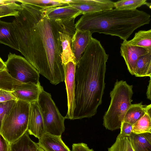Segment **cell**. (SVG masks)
<instances>
[{
  "label": "cell",
  "mask_w": 151,
  "mask_h": 151,
  "mask_svg": "<svg viewBox=\"0 0 151 151\" xmlns=\"http://www.w3.org/2000/svg\"><path fill=\"white\" fill-rule=\"evenodd\" d=\"M17 38L30 63L52 84L64 81L62 49L59 32L61 25L48 19L43 9L30 5L23 11Z\"/></svg>",
  "instance_id": "1"
},
{
  "label": "cell",
  "mask_w": 151,
  "mask_h": 151,
  "mask_svg": "<svg viewBox=\"0 0 151 151\" xmlns=\"http://www.w3.org/2000/svg\"><path fill=\"white\" fill-rule=\"evenodd\" d=\"M109 56L100 42L92 37L76 64L72 120L91 118L96 114L102 103Z\"/></svg>",
  "instance_id": "2"
},
{
  "label": "cell",
  "mask_w": 151,
  "mask_h": 151,
  "mask_svg": "<svg viewBox=\"0 0 151 151\" xmlns=\"http://www.w3.org/2000/svg\"><path fill=\"white\" fill-rule=\"evenodd\" d=\"M150 15L142 11L112 9L83 14L75 24L76 29L116 36L127 40L134 31L148 24Z\"/></svg>",
  "instance_id": "3"
},
{
  "label": "cell",
  "mask_w": 151,
  "mask_h": 151,
  "mask_svg": "<svg viewBox=\"0 0 151 151\" xmlns=\"http://www.w3.org/2000/svg\"><path fill=\"white\" fill-rule=\"evenodd\" d=\"M133 86L123 80L115 83L110 93L111 100L103 117V125L107 129L114 131L120 129L126 113L132 105Z\"/></svg>",
  "instance_id": "4"
},
{
  "label": "cell",
  "mask_w": 151,
  "mask_h": 151,
  "mask_svg": "<svg viewBox=\"0 0 151 151\" xmlns=\"http://www.w3.org/2000/svg\"><path fill=\"white\" fill-rule=\"evenodd\" d=\"M30 103L17 100L4 118L1 134L11 144L27 132Z\"/></svg>",
  "instance_id": "5"
},
{
  "label": "cell",
  "mask_w": 151,
  "mask_h": 151,
  "mask_svg": "<svg viewBox=\"0 0 151 151\" xmlns=\"http://www.w3.org/2000/svg\"><path fill=\"white\" fill-rule=\"evenodd\" d=\"M37 102L42 114L45 132L61 136L65 119L60 112L50 93L42 89Z\"/></svg>",
  "instance_id": "6"
},
{
  "label": "cell",
  "mask_w": 151,
  "mask_h": 151,
  "mask_svg": "<svg viewBox=\"0 0 151 151\" xmlns=\"http://www.w3.org/2000/svg\"><path fill=\"white\" fill-rule=\"evenodd\" d=\"M5 69L13 78L23 83L39 82L40 74L24 57L10 53Z\"/></svg>",
  "instance_id": "7"
},
{
  "label": "cell",
  "mask_w": 151,
  "mask_h": 151,
  "mask_svg": "<svg viewBox=\"0 0 151 151\" xmlns=\"http://www.w3.org/2000/svg\"><path fill=\"white\" fill-rule=\"evenodd\" d=\"M63 65L67 98L68 111L65 117V119L72 120L75 108V74L76 63L70 61Z\"/></svg>",
  "instance_id": "8"
},
{
  "label": "cell",
  "mask_w": 151,
  "mask_h": 151,
  "mask_svg": "<svg viewBox=\"0 0 151 151\" xmlns=\"http://www.w3.org/2000/svg\"><path fill=\"white\" fill-rule=\"evenodd\" d=\"M114 3L110 0H69L68 5L83 15L112 9L114 7Z\"/></svg>",
  "instance_id": "9"
},
{
  "label": "cell",
  "mask_w": 151,
  "mask_h": 151,
  "mask_svg": "<svg viewBox=\"0 0 151 151\" xmlns=\"http://www.w3.org/2000/svg\"><path fill=\"white\" fill-rule=\"evenodd\" d=\"M43 89L40 82L37 83H22L15 87L12 93L17 100L30 103L37 101Z\"/></svg>",
  "instance_id": "10"
},
{
  "label": "cell",
  "mask_w": 151,
  "mask_h": 151,
  "mask_svg": "<svg viewBox=\"0 0 151 151\" xmlns=\"http://www.w3.org/2000/svg\"><path fill=\"white\" fill-rule=\"evenodd\" d=\"M27 132L29 134L38 139L45 133L43 118L37 101L30 103Z\"/></svg>",
  "instance_id": "11"
},
{
  "label": "cell",
  "mask_w": 151,
  "mask_h": 151,
  "mask_svg": "<svg viewBox=\"0 0 151 151\" xmlns=\"http://www.w3.org/2000/svg\"><path fill=\"white\" fill-rule=\"evenodd\" d=\"M120 49L121 55L125 61L128 71L132 75H133V71L139 58L146 54L151 53V51L143 48L129 46L122 42Z\"/></svg>",
  "instance_id": "12"
},
{
  "label": "cell",
  "mask_w": 151,
  "mask_h": 151,
  "mask_svg": "<svg viewBox=\"0 0 151 151\" xmlns=\"http://www.w3.org/2000/svg\"><path fill=\"white\" fill-rule=\"evenodd\" d=\"M92 34L87 31L76 29L71 40V49L76 64L88 45Z\"/></svg>",
  "instance_id": "13"
},
{
  "label": "cell",
  "mask_w": 151,
  "mask_h": 151,
  "mask_svg": "<svg viewBox=\"0 0 151 151\" xmlns=\"http://www.w3.org/2000/svg\"><path fill=\"white\" fill-rule=\"evenodd\" d=\"M43 9L45 15L49 19L54 21L76 18L81 14L79 11L69 5Z\"/></svg>",
  "instance_id": "14"
},
{
  "label": "cell",
  "mask_w": 151,
  "mask_h": 151,
  "mask_svg": "<svg viewBox=\"0 0 151 151\" xmlns=\"http://www.w3.org/2000/svg\"><path fill=\"white\" fill-rule=\"evenodd\" d=\"M38 140V144L45 151H71L61 136L45 132Z\"/></svg>",
  "instance_id": "15"
},
{
  "label": "cell",
  "mask_w": 151,
  "mask_h": 151,
  "mask_svg": "<svg viewBox=\"0 0 151 151\" xmlns=\"http://www.w3.org/2000/svg\"><path fill=\"white\" fill-rule=\"evenodd\" d=\"M0 43L19 51L18 44L12 22H6L0 19Z\"/></svg>",
  "instance_id": "16"
},
{
  "label": "cell",
  "mask_w": 151,
  "mask_h": 151,
  "mask_svg": "<svg viewBox=\"0 0 151 151\" xmlns=\"http://www.w3.org/2000/svg\"><path fill=\"white\" fill-rule=\"evenodd\" d=\"M59 32L62 49L61 58L62 65L70 61L76 62L71 49V40L73 37L65 30H61Z\"/></svg>",
  "instance_id": "17"
},
{
  "label": "cell",
  "mask_w": 151,
  "mask_h": 151,
  "mask_svg": "<svg viewBox=\"0 0 151 151\" xmlns=\"http://www.w3.org/2000/svg\"><path fill=\"white\" fill-rule=\"evenodd\" d=\"M122 43L129 46L142 47L151 51V29L139 31L135 33L132 39L123 41Z\"/></svg>",
  "instance_id": "18"
},
{
  "label": "cell",
  "mask_w": 151,
  "mask_h": 151,
  "mask_svg": "<svg viewBox=\"0 0 151 151\" xmlns=\"http://www.w3.org/2000/svg\"><path fill=\"white\" fill-rule=\"evenodd\" d=\"M129 136L134 151H151V133H132Z\"/></svg>",
  "instance_id": "19"
},
{
  "label": "cell",
  "mask_w": 151,
  "mask_h": 151,
  "mask_svg": "<svg viewBox=\"0 0 151 151\" xmlns=\"http://www.w3.org/2000/svg\"><path fill=\"white\" fill-rule=\"evenodd\" d=\"M150 108L151 104L143 105L142 102L132 104L126 113L123 122H128L132 125Z\"/></svg>",
  "instance_id": "20"
},
{
  "label": "cell",
  "mask_w": 151,
  "mask_h": 151,
  "mask_svg": "<svg viewBox=\"0 0 151 151\" xmlns=\"http://www.w3.org/2000/svg\"><path fill=\"white\" fill-rule=\"evenodd\" d=\"M133 74L137 77H151V53L146 54L139 58Z\"/></svg>",
  "instance_id": "21"
},
{
  "label": "cell",
  "mask_w": 151,
  "mask_h": 151,
  "mask_svg": "<svg viewBox=\"0 0 151 151\" xmlns=\"http://www.w3.org/2000/svg\"><path fill=\"white\" fill-rule=\"evenodd\" d=\"M37 143L30 138L28 132L15 142L10 144L9 151H36Z\"/></svg>",
  "instance_id": "22"
},
{
  "label": "cell",
  "mask_w": 151,
  "mask_h": 151,
  "mask_svg": "<svg viewBox=\"0 0 151 151\" xmlns=\"http://www.w3.org/2000/svg\"><path fill=\"white\" fill-rule=\"evenodd\" d=\"M151 108L132 125V133L139 134L151 133Z\"/></svg>",
  "instance_id": "23"
},
{
  "label": "cell",
  "mask_w": 151,
  "mask_h": 151,
  "mask_svg": "<svg viewBox=\"0 0 151 151\" xmlns=\"http://www.w3.org/2000/svg\"><path fill=\"white\" fill-rule=\"evenodd\" d=\"M21 4L33 5L43 9L68 5L69 0H15Z\"/></svg>",
  "instance_id": "24"
},
{
  "label": "cell",
  "mask_w": 151,
  "mask_h": 151,
  "mask_svg": "<svg viewBox=\"0 0 151 151\" xmlns=\"http://www.w3.org/2000/svg\"><path fill=\"white\" fill-rule=\"evenodd\" d=\"M144 5L151 9V3L146 0H121L114 3V7L116 9L123 10H135Z\"/></svg>",
  "instance_id": "25"
},
{
  "label": "cell",
  "mask_w": 151,
  "mask_h": 151,
  "mask_svg": "<svg viewBox=\"0 0 151 151\" xmlns=\"http://www.w3.org/2000/svg\"><path fill=\"white\" fill-rule=\"evenodd\" d=\"M108 151H134L129 136H122L119 134Z\"/></svg>",
  "instance_id": "26"
},
{
  "label": "cell",
  "mask_w": 151,
  "mask_h": 151,
  "mask_svg": "<svg viewBox=\"0 0 151 151\" xmlns=\"http://www.w3.org/2000/svg\"><path fill=\"white\" fill-rule=\"evenodd\" d=\"M22 83L12 78L6 69L0 71V89L12 91L15 87Z\"/></svg>",
  "instance_id": "27"
},
{
  "label": "cell",
  "mask_w": 151,
  "mask_h": 151,
  "mask_svg": "<svg viewBox=\"0 0 151 151\" xmlns=\"http://www.w3.org/2000/svg\"><path fill=\"white\" fill-rule=\"evenodd\" d=\"M21 8V4L16 3L15 0L9 3L0 4V18L9 16H17Z\"/></svg>",
  "instance_id": "28"
},
{
  "label": "cell",
  "mask_w": 151,
  "mask_h": 151,
  "mask_svg": "<svg viewBox=\"0 0 151 151\" xmlns=\"http://www.w3.org/2000/svg\"><path fill=\"white\" fill-rule=\"evenodd\" d=\"M16 101L13 100L0 103V132L4 118L9 113Z\"/></svg>",
  "instance_id": "29"
},
{
  "label": "cell",
  "mask_w": 151,
  "mask_h": 151,
  "mask_svg": "<svg viewBox=\"0 0 151 151\" xmlns=\"http://www.w3.org/2000/svg\"><path fill=\"white\" fill-rule=\"evenodd\" d=\"M12 92L0 89V103L17 100L12 95Z\"/></svg>",
  "instance_id": "30"
},
{
  "label": "cell",
  "mask_w": 151,
  "mask_h": 151,
  "mask_svg": "<svg viewBox=\"0 0 151 151\" xmlns=\"http://www.w3.org/2000/svg\"><path fill=\"white\" fill-rule=\"evenodd\" d=\"M119 134L122 136H129L132 133V125L130 123L123 122L120 128Z\"/></svg>",
  "instance_id": "31"
},
{
  "label": "cell",
  "mask_w": 151,
  "mask_h": 151,
  "mask_svg": "<svg viewBox=\"0 0 151 151\" xmlns=\"http://www.w3.org/2000/svg\"><path fill=\"white\" fill-rule=\"evenodd\" d=\"M71 151H94L92 149H90L87 145L84 143H74L72 145Z\"/></svg>",
  "instance_id": "32"
},
{
  "label": "cell",
  "mask_w": 151,
  "mask_h": 151,
  "mask_svg": "<svg viewBox=\"0 0 151 151\" xmlns=\"http://www.w3.org/2000/svg\"><path fill=\"white\" fill-rule=\"evenodd\" d=\"M10 144L0 134V151H9Z\"/></svg>",
  "instance_id": "33"
},
{
  "label": "cell",
  "mask_w": 151,
  "mask_h": 151,
  "mask_svg": "<svg viewBox=\"0 0 151 151\" xmlns=\"http://www.w3.org/2000/svg\"><path fill=\"white\" fill-rule=\"evenodd\" d=\"M150 77V79L149 81V84L147 86V91L146 92V95L147 99L150 100H151V78Z\"/></svg>",
  "instance_id": "34"
},
{
  "label": "cell",
  "mask_w": 151,
  "mask_h": 151,
  "mask_svg": "<svg viewBox=\"0 0 151 151\" xmlns=\"http://www.w3.org/2000/svg\"><path fill=\"white\" fill-rule=\"evenodd\" d=\"M5 68V63L0 57V71L4 70Z\"/></svg>",
  "instance_id": "35"
},
{
  "label": "cell",
  "mask_w": 151,
  "mask_h": 151,
  "mask_svg": "<svg viewBox=\"0 0 151 151\" xmlns=\"http://www.w3.org/2000/svg\"><path fill=\"white\" fill-rule=\"evenodd\" d=\"M36 151H45L38 144L37 149Z\"/></svg>",
  "instance_id": "36"
}]
</instances>
